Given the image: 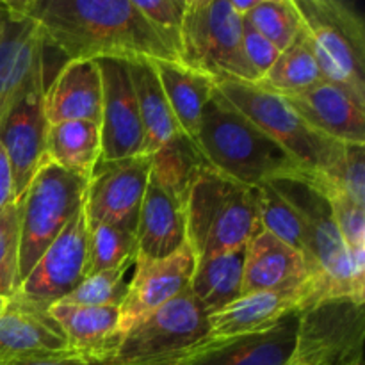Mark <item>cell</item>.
<instances>
[{
    "mask_svg": "<svg viewBox=\"0 0 365 365\" xmlns=\"http://www.w3.org/2000/svg\"><path fill=\"white\" fill-rule=\"evenodd\" d=\"M66 61H178L173 43L134 0H13Z\"/></svg>",
    "mask_w": 365,
    "mask_h": 365,
    "instance_id": "6da1fadb",
    "label": "cell"
},
{
    "mask_svg": "<svg viewBox=\"0 0 365 365\" xmlns=\"http://www.w3.org/2000/svg\"><path fill=\"white\" fill-rule=\"evenodd\" d=\"M196 146L209 168L248 187L278 178H314L216 88L202 110Z\"/></svg>",
    "mask_w": 365,
    "mask_h": 365,
    "instance_id": "7a4b0ae2",
    "label": "cell"
},
{
    "mask_svg": "<svg viewBox=\"0 0 365 365\" xmlns=\"http://www.w3.org/2000/svg\"><path fill=\"white\" fill-rule=\"evenodd\" d=\"M260 230L255 187L209 166L196 173L185 196V235L196 260L242 248Z\"/></svg>",
    "mask_w": 365,
    "mask_h": 365,
    "instance_id": "3957f363",
    "label": "cell"
},
{
    "mask_svg": "<svg viewBox=\"0 0 365 365\" xmlns=\"http://www.w3.org/2000/svg\"><path fill=\"white\" fill-rule=\"evenodd\" d=\"M298 212L305 228L307 262L323 296H351L364 302L365 282L353 271L327 195L314 178H278L269 182Z\"/></svg>",
    "mask_w": 365,
    "mask_h": 365,
    "instance_id": "277c9868",
    "label": "cell"
},
{
    "mask_svg": "<svg viewBox=\"0 0 365 365\" xmlns=\"http://www.w3.org/2000/svg\"><path fill=\"white\" fill-rule=\"evenodd\" d=\"M216 89L248 120L287 150L314 178L327 175L342 157V143L321 134L307 123L284 96L253 82H216Z\"/></svg>",
    "mask_w": 365,
    "mask_h": 365,
    "instance_id": "5b68a950",
    "label": "cell"
},
{
    "mask_svg": "<svg viewBox=\"0 0 365 365\" xmlns=\"http://www.w3.org/2000/svg\"><path fill=\"white\" fill-rule=\"evenodd\" d=\"M178 61L214 82H259L242 48V18L228 0H187L178 39Z\"/></svg>",
    "mask_w": 365,
    "mask_h": 365,
    "instance_id": "8992f818",
    "label": "cell"
},
{
    "mask_svg": "<svg viewBox=\"0 0 365 365\" xmlns=\"http://www.w3.org/2000/svg\"><path fill=\"white\" fill-rule=\"evenodd\" d=\"M314 57L327 82L365 103V25L341 0H294Z\"/></svg>",
    "mask_w": 365,
    "mask_h": 365,
    "instance_id": "52a82bcc",
    "label": "cell"
},
{
    "mask_svg": "<svg viewBox=\"0 0 365 365\" xmlns=\"http://www.w3.org/2000/svg\"><path fill=\"white\" fill-rule=\"evenodd\" d=\"M88 180L45 163L20 200V284L39 257L84 207Z\"/></svg>",
    "mask_w": 365,
    "mask_h": 365,
    "instance_id": "ba28073f",
    "label": "cell"
},
{
    "mask_svg": "<svg viewBox=\"0 0 365 365\" xmlns=\"http://www.w3.org/2000/svg\"><path fill=\"white\" fill-rule=\"evenodd\" d=\"M209 341V316L185 289L121 335L107 365H163Z\"/></svg>",
    "mask_w": 365,
    "mask_h": 365,
    "instance_id": "9c48e42d",
    "label": "cell"
},
{
    "mask_svg": "<svg viewBox=\"0 0 365 365\" xmlns=\"http://www.w3.org/2000/svg\"><path fill=\"white\" fill-rule=\"evenodd\" d=\"M364 302L351 296H321L298 312L289 365H356L364 362Z\"/></svg>",
    "mask_w": 365,
    "mask_h": 365,
    "instance_id": "30bf717a",
    "label": "cell"
},
{
    "mask_svg": "<svg viewBox=\"0 0 365 365\" xmlns=\"http://www.w3.org/2000/svg\"><path fill=\"white\" fill-rule=\"evenodd\" d=\"M150 171V155L98 160L86 189V220L93 223L113 225L135 235Z\"/></svg>",
    "mask_w": 365,
    "mask_h": 365,
    "instance_id": "8fae6325",
    "label": "cell"
},
{
    "mask_svg": "<svg viewBox=\"0 0 365 365\" xmlns=\"http://www.w3.org/2000/svg\"><path fill=\"white\" fill-rule=\"evenodd\" d=\"M45 89V77L36 78L18 96L0 123V145L6 152L13 173L14 202H20L39 168L48 163L46 138L50 125L43 106Z\"/></svg>",
    "mask_w": 365,
    "mask_h": 365,
    "instance_id": "7c38bea8",
    "label": "cell"
},
{
    "mask_svg": "<svg viewBox=\"0 0 365 365\" xmlns=\"http://www.w3.org/2000/svg\"><path fill=\"white\" fill-rule=\"evenodd\" d=\"M86 255L88 223L82 207L56 241L43 252L31 273L21 280L16 294L34 305L48 309L84 280Z\"/></svg>",
    "mask_w": 365,
    "mask_h": 365,
    "instance_id": "4fadbf2b",
    "label": "cell"
},
{
    "mask_svg": "<svg viewBox=\"0 0 365 365\" xmlns=\"http://www.w3.org/2000/svg\"><path fill=\"white\" fill-rule=\"evenodd\" d=\"M195 266V253L187 242L164 259L135 257L134 274L120 305V335L182 294L189 287Z\"/></svg>",
    "mask_w": 365,
    "mask_h": 365,
    "instance_id": "5bb4252c",
    "label": "cell"
},
{
    "mask_svg": "<svg viewBox=\"0 0 365 365\" xmlns=\"http://www.w3.org/2000/svg\"><path fill=\"white\" fill-rule=\"evenodd\" d=\"M45 36L32 18L6 2L0 21V123L18 96L45 77Z\"/></svg>",
    "mask_w": 365,
    "mask_h": 365,
    "instance_id": "9a60e30c",
    "label": "cell"
},
{
    "mask_svg": "<svg viewBox=\"0 0 365 365\" xmlns=\"http://www.w3.org/2000/svg\"><path fill=\"white\" fill-rule=\"evenodd\" d=\"M96 64L102 77L100 160L143 155L141 118L127 63L121 59H98Z\"/></svg>",
    "mask_w": 365,
    "mask_h": 365,
    "instance_id": "2e32d148",
    "label": "cell"
},
{
    "mask_svg": "<svg viewBox=\"0 0 365 365\" xmlns=\"http://www.w3.org/2000/svg\"><path fill=\"white\" fill-rule=\"evenodd\" d=\"M48 309L14 294L0 310V364L73 359Z\"/></svg>",
    "mask_w": 365,
    "mask_h": 365,
    "instance_id": "e0dca14e",
    "label": "cell"
},
{
    "mask_svg": "<svg viewBox=\"0 0 365 365\" xmlns=\"http://www.w3.org/2000/svg\"><path fill=\"white\" fill-rule=\"evenodd\" d=\"M323 291L316 282L287 291H260L239 296L227 307L209 316V341L241 337L266 331L284 317L299 312L303 307L321 298Z\"/></svg>",
    "mask_w": 365,
    "mask_h": 365,
    "instance_id": "ac0fdd59",
    "label": "cell"
},
{
    "mask_svg": "<svg viewBox=\"0 0 365 365\" xmlns=\"http://www.w3.org/2000/svg\"><path fill=\"white\" fill-rule=\"evenodd\" d=\"M296 331L298 312L260 334L205 341L163 365H289Z\"/></svg>",
    "mask_w": 365,
    "mask_h": 365,
    "instance_id": "d6986e66",
    "label": "cell"
},
{
    "mask_svg": "<svg viewBox=\"0 0 365 365\" xmlns=\"http://www.w3.org/2000/svg\"><path fill=\"white\" fill-rule=\"evenodd\" d=\"M284 98L321 134L342 145L365 143V103L346 89L321 81L303 91L284 95Z\"/></svg>",
    "mask_w": 365,
    "mask_h": 365,
    "instance_id": "ffe728a7",
    "label": "cell"
},
{
    "mask_svg": "<svg viewBox=\"0 0 365 365\" xmlns=\"http://www.w3.org/2000/svg\"><path fill=\"white\" fill-rule=\"evenodd\" d=\"M312 280L305 255L264 228L246 245L241 296L298 289Z\"/></svg>",
    "mask_w": 365,
    "mask_h": 365,
    "instance_id": "44dd1931",
    "label": "cell"
},
{
    "mask_svg": "<svg viewBox=\"0 0 365 365\" xmlns=\"http://www.w3.org/2000/svg\"><path fill=\"white\" fill-rule=\"evenodd\" d=\"M185 242V200L160 184L150 171L135 228L138 257L164 259Z\"/></svg>",
    "mask_w": 365,
    "mask_h": 365,
    "instance_id": "7402d4cb",
    "label": "cell"
},
{
    "mask_svg": "<svg viewBox=\"0 0 365 365\" xmlns=\"http://www.w3.org/2000/svg\"><path fill=\"white\" fill-rule=\"evenodd\" d=\"M48 125L102 120V77L96 61H66L45 89Z\"/></svg>",
    "mask_w": 365,
    "mask_h": 365,
    "instance_id": "603a6c76",
    "label": "cell"
},
{
    "mask_svg": "<svg viewBox=\"0 0 365 365\" xmlns=\"http://www.w3.org/2000/svg\"><path fill=\"white\" fill-rule=\"evenodd\" d=\"M48 314L75 356L106 364L120 344V307H81L57 302Z\"/></svg>",
    "mask_w": 365,
    "mask_h": 365,
    "instance_id": "cb8c5ba5",
    "label": "cell"
},
{
    "mask_svg": "<svg viewBox=\"0 0 365 365\" xmlns=\"http://www.w3.org/2000/svg\"><path fill=\"white\" fill-rule=\"evenodd\" d=\"M125 63H127L132 88L138 98L143 127V155H153L184 132L180 130L171 113V107L153 70L152 61L132 59Z\"/></svg>",
    "mask_w": 365,
    "mask_h": 365,
    "instance_id": "d4e9b609",
    "label": "cell"
},
{
    "mask_svg": "<svg viewBox=\"0 0 365 365\" xmlns=\"http://www.w3.org/2000/svg\"><path fill=\"white\" fill-rule=\"evenodd\" d=\"M152 64L178 127L196 143L202 110L209 102L216 82L180 61H152Z\"/></svg>",
    "mask_w": 365,
    "mask_h": 365,
    "instance_id": "484cf974",
    "label": "cell"
},
{
    "mask_svg": "<svg viewBox=\"0 0 365 365\" xmlns=\"http://www.w3.org/2000/svg\"><path fill=\"white\" fill-rule=\"evenodd\" d=\"M246 246L210 259L196 260L189 292L203 307L207 316L217 312L241 296Z\"/></svg>",
    "mask_w": 365,
    "mask_h": 365,
    "instance_id": "4316f807",
    "label": "cell"
},
{
    "mask_svg": "<svg viewBox=\"0 0 365 365\" xmlns=\"http://www.w3.org/2000/svg\"><path fill=\"white\" fill-rule=\"evenodd\" d=\"M46 155L56 166L89 180L102 157L100 125L91 121H64L50 125Z\"/></svg>",
    "mask_w": 365,
    "mask_h": 365,
    "instance_id": "83f0119b",
    "label": "cell"
},
{
    "mask_svg": "<svg viewBox=\"0 0 365 365\" xmlns=\"http://www.w3.org/2000/svg\"><path fill=\"white\" fill-rule=\"evenodd\" d=\"M324 81L314 57L307 32L303 29L289 48L280 52L277 63L257 84L277 95H291L303 91L317 82Z\"/></svg>",
    "mask_w": 365,
    "mask_h": 365,
    "instance_id": "f1b7e54d",
    "label": "cell"
},
{
    "mask_svg": "<svg viewBox=\"0 0 365 365\" xmlns=\"http://www.w3.org/2000/svg\"><path fill=\"white\" fill-rule=\"evenodd\" d=\"M150 157L153 177L184 200L196 173L209 166L196 143L185 134L177 135L173 141Z\"/></svg>",
    "mask_w": 365,
    "mask_h": 365,
    "instance_id": "f546056e",
    "label": "cell"
},
{
    "mask_svg": "<svg viewBox=\"0 0 365 365\" xmlns=\"http://www.w3.org/2000/svg\"><path fill=\"white\" fill-rule=\"evenodd\" d=\"M88 223V255H86L84 274L102 273L116 269L123 264L132 262L138 257L135 235L113 227V225ZM84 277V278H86Z\"/></svg>",
    "mask_w": 365,
    "mask_h": 365,
    "instance_id": "4dcf8cb0",
    "label": "cell"
},
{
    "mask_svg": "<svg viewBox=\"0 0 365 365\" xmlns=\"http://www.w3.org/2000/svg\"><path fill=\"white\" fill-rule=\"evenodd\" d=\"M257 205H259L260 227L303 253L307 259V239L302 217L294 207L277 191L271 184L255 187Z\"/></svg>",
    "mask_w": 365,
    "mask_h": 365,
    "instance_id": "1f68e13d",
    "label": "cell"
},
{
    "mask_svg": "<svg viewBox=\"0 0 365 365\" xmlns=\"http://www.w3.org/2000/svg\"><path fill=\"white\" fill-rule=\"evenodd\" d=\"M245 20L280 52L289 48L303 31L294 0H259Z\"/></svg>",
    "mask_w": 365,
    "mask_h": 365,
    "instance_id": "d6a6232c",
    "label": "cell"
},
{
    "mask_svg": "<svg viewBox=\"0 0 365 365\" xmlns=\"http://www.w3.org/2000/svg\"><path fill=\"white\" fill-rule=\"evenodd\" d=\"M135 260L110 271L89 274L61 302L81 307H120L127 294V274Z\"/></svg>",
    "mask_w": 365,
    "mask_h": 365,
    "instance_id": "836d02e7",
    "label": "cell"
},
{
    "mask_svg": "<svg viewBox=\"0 0 365 365\" xmlns=\"http://www.w3.org/2000/svg\"><path fill=\"white\" fill-rule=\"evenodd\" d=\"M20 202L0 210V298L9 299L20 289Z\"/></svg>",
    "mask_w": 365,
    "mask_h": 365,
    "instance_id": "e575fe53",
    "label": "cell"
},
{
    "mask_svg": "<svg viewBox=\"0 0 365 365\" xmlns=\"http://www.w3.org/2000/svg\"><path fill=\"white\" fill-rule=\"evenodd\" d=\"M317 187L344 192L353 202L365 205V150L364 145H346L339 163L323 177L316 178Z\"/></svg>",
    "mask_w": 365,
    "mask_h": 365,
    "instance_id": "d590c367",
    "label": "cell"
},
{
    "mask_svg": "<svg viewBox=\"0 0 365 365\" xmlns=\"http://www.w3.org/2000/svg\"><path fill=\"white\" fill-rule=\"evenodd\" d=\"M330 202L331 214L349 255L365 252V205L353 202L344 192L319 187Z\"/></svg>",
    "mask_w": 365,
    "mask_h": 365,
    "instance_id": "8d00e7d4",
    "label": "cell"
},
{
    "mask_svg": "<svg viewBox=\"0 0 365 365\" xmlns=\"http://www.w3.org/2000/svg\"><path fill=\"white\" fill-rule=\"evenodd\" d=\"M134 4L145 14L146 20L173 43L178 52V39L187 0H134Z\"/></svg>",
    "mask_w": 365,
    "mask_h": 365,
    "instance_id": "74e56055",
    "label": "cell"
},
{
    "mask_svg": "<svg viewBox=\"0 0 365 365\" xmlns=\"http://www.w3.org/2000/svg\"><path fill=\"white\" fill-rule=\"evenodd\" d=\"M242 48H245V56L248 63L252 64L255 73L259 75V81L271 70V66L280 57V50L269 39L259 34L245 18H242Z\"/></svg>",
    "mask_w": 365,
    "mask_h": 365,
    "instance_id": "f35d334b",
    "label": "cell"
},
{
    "mask_svg": "<svg viewBox=\"0 0 365 365\" xmlns=\"http://www.w3.org/2000/svg\"><path fill=\"white\" fill-rule=\"evenodd\" d=\"M14 202L13 192V173H11L9 160H7L6 152L0 145V210L6 205Z\"/></svg>",
    "mask_w": 365,
    "mask_h": 365,
    "instance_id": "ab89813d",
    "label": "cell"
},
{
    "mask_svg": "<svg viewBox=\"0 0 365 365\" xmlns=\"http://www.w3.org/2000/svg\"><path fill=\"white\" fill-rule=\"evenodd\" d=\"M0 365H107L103 362H93L73 356V359H52V360H25V362H6Z\"/></svg>",
    "mask_w": 365,
    "mask_h": 365,
    "instance_id": "60d3db41",
    "label": "cell"
},
{
    "mask_svg": "<svg viewBox=\"0 0 365 365\" xmlns=\"http://www.w3.org/2000/svg\"><path fill=\"white\" fill-rule=\"evenodd\" d=\"M232 6V9L235 11V14H239L241 18H246L253 11V7L257 6L259 0H228Z\"/></svg>",
    "mask_w": 365,
    "mask_h": 365,
    "instance_id": "b9f144b4",
    "label": "cell"
},
{
    "mask_svg": "<svg viewBox=\"0 0 365 365\" xmlns=\"http://www.w3.org/2000/svg\"><path fill=\"white\" fill-rule=\"evenodd\" d=\"M4 14H6V2H0V21H2Z\"/></svg>",
    "mask_w": 365,
    "mask_h": 365,
    "instance_id": "7bdbcfd3",
    "label": "cell"
},
{
    "mask_svg": "<svg viewBox=\"0 0 365 365\" xmlns=\"http://www.w3.org/2000/svg\"><path fill=\"white\" fill-rule=\"evenodd\" d=\"M4 303H6V299H2V298H0V310L4 309Z\"/></svg>",
    "mask_w": 365,
    "mask_h": 365,
    "instance_id": "ee69618b",
    "label": "cell"
},
{
    "mask_svg": "<svg viewBox=\"0 0 365 365\" xmlns=\"http://www.w3.org/2000/svg\"><path fill=\"white\" fill-rule=\"evenodd\" d=\"M356 365H364V362H360V364H356Z\"/></svg>",
    "mask_w": 365,
    "mask_h": 365,
    "instance_id": "f6af8a7d",
    "label": "cell"
},
{
    "mask_svg": "<svg viewBox=\"0 0 365 365\" xmlns=\"http://www.w3.org/2000/svg\"><path fill=\"white\" fill-rule=\"evenodd\" d=\"M303 365H314V364H303Z\"/></svg>",
    "mask_w": 365,
    "mask_h": 365,
    "instance_id": "bcb514c9",
    "label": "cell"
}]
</instances>
